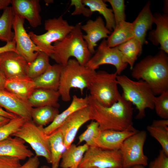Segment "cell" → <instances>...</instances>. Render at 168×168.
I'll return each mask as SVG.
<instances>
[{"mask_svg": "<svg viewBox=\"0 0 168 168\" xmlns=\"http://www.w3.org/2000/svg\"><path fill=\"white\" fill-rule=\"evenodd\" d=\"M91 120L99 124L101 130L138 131L133 126L132 104L121 95L112 105L104 106L88 96Z\"/></svg>", "mask_w": 168, "mask_h": 168, "instance_id": "cell-1", "label": "cell"}, {"mask_svg": "<svg viewBox=\"0 0 168 168\" xmlns=\"http://www.w3.org/2000/svg\"><path fill=\"white\" fill-rule=\"evenodd\" d=\"M132 70V77L146 82L155 95L168 90V57L163 51L147 56Z\"/></svg>", "mask_w": 168, "mask_h": 168, "instance_id": "cell-2", "label": "cell"}, {"mask_svg": "<svg viewBox=\"0 0 168 168\" xmlns=\"http://www.w3.org/2000/svg\"><path fill=\"white\" fill-rule=\"evenodd\" d=\"M81 26L80 23L77 24L63 40L54 43L50 57L57 63L64 66L72 57L80 64L86 66L91 58V54L83 39Z\"/></svg>", "mask_w": 168, "mask_h": 168, "instance_id": "cell-3", "label": "cell"}, {"mask_svg": "<svg viewBox=\"0 0 168 168\" xmlns=\"http://www.w3.org/2000/svg\"><path fill=\"white\" fill-rule=\"evenodd\" d=\"M96 71L82 65L75 59H70L63 66L58 91L62 100L68 102L71 99L70 91L72 88L79 89L82 95L88 88Z\"/></svg>", "mask_w": 168, "mask_h": 168, "instance_id": "cell-4", "label": "cell"}, {"mask_svg": "<svg viewBox=\"0 0 168 168\" xmlns=\"http://www.w3.org/2000/svg\"><path fill=\"white\" fill-rule=\"evenodd\" d=\"M118 85L123 90L121 95L127 100L135 105L138 112L137 119H142L145 116V110L154 109L155 95L148 84L142 80L134 81L125 75H117Z\"/></svg>", "mask_w": 168, "mask_h": 168, "instance_id": "cell-5", "label": "cell"}, {"mask_svg": "<svg viewBox=\"0 0 168 168\" xmlns=\"http://www.w3.org/2000/svg\"><path fill=\"white\" fill-rule=\"evenodd\" d=\"M116 72H96L87 89L89 95L102 105L109 107L117 102L121 95L118 90Z\"/></svg>", "mask_w": 168, "mask_h": 168, "instance_id": "cell-6", "label": "cell"}, {"mask_svg": "<svg viewBox=\"0 0 168 168\" xmlns=\"http://www.w3.org/2000/svg\"><path fill=\"white\" fill-rule=\"evenodd\" d=\"M74 27L70 25L68 21L61 16L58 18L45 21L44 27L47 31L45 33L37 35L32 31H30L28 34L34 43L50 57L54 49L52 43L63 40Z\"/></svg>", "mask_w": 168, "mask_h": 168, "instance_id": "cell-7", "label": "cell"}, {"mask_svg": "<svg viewBox=\"0 0 168 168\" xmlns=\"http://www.w3.org/2000/svg\"><path fill=\"white\" fill-rule=\"evenodd\" d=\"M44 127L38 126L32 119L27 120L12 136L16 137L28 143L34 151L36 156L45 158L47 162H51L48 135L43 130Z\"/></svg>", "mask_w": 168, "mask_h": 168, "instance_id": "cell-8", "label": "cell"}, {"mask_svg": "<svg viewBox=\"0 0 168 168\" xmlns=\"http://www.w3.org/2000/svg\"><path fill=\"white\" fill-rule=\"evenodd\" d=\"M147 137L146 131L142 130L138 131L124 140L120 149L123 168L139 165L145 166L148 165V158L143 151Z\"/></svg>", "mask_w": 168, "mask_h": 168, "instance_id": "cell-9", "label": "cell"}, {"mask_svg": "<svg viewBox=\"0 0 168 168\" xmlns=\"http://www.w3.org/2000/svg\"><path fill=\"white\" fill-rule=\"evenodd\" d=\"M90 167L123 168L120 150H109L96 147H89L84 154L78 168Z\"/></svg>", "mask_w": 168, "mask_h": 168, "instance_id": "cell-10", "label": "cell"}, {"mask_svg": "<svg viewBox=\"0 0 168 168\" xmlns=\"http://www.w3.org/2000/svg\"><path fill=\"white\" fill-rule=\"evenodd\" d=\"M111 64L116 68V73L118 75L127 68L128 64L124 61L117 46L110 47L106 40L103 39L98 47L94 55L89 60L86 66L96 70L102 65Z\"/></svg>", "mask_w": 168, "mask_h": 168, "instance_id": "cell-11", "label": "cell"}, {"mask_svg": "<svg viewBox=\"0 0 168 168\" xmlns=\"http://www.w3.org/2000/svg\"><path fill=\"white\" fill-rule=\"evenodd\" d=\"M24 20L23 18L15 15L13 28L17 53L29 63L35 58L39 52L44 51L34 43L27 33L24 27Z\"/></svg>", "mask_w": 168, "mask_h": 168, "instance_id": "cell-12", "label": "cell"}, {"mask_svg": "<svg viewBox=\"0 0 168 168\" xmlns=\"http://www.w3.org/2000/svg\"><path fill=\"white\" fill-rule=\"evenodd\" d=\"M91 120L90 110L88 105L75 112L63 123L58 128L62 134L66 149L72 144L81 127Z\"/></svg>", "mask_w": 168, "mask_h": 168, "instance_id": "cell-13", "label": "cell"}, {"mask_svg": "<svg viewBox=\"0 0 168 168\" xmlns=\"http://www.w3.org/2000/svg\"><path fill=\"white\" fill-rule=\"evenodd\" d=\"M27 64L23 57L14 51L0 54V66L6 80L26 77Z\"/></svg>", "mask_w": 168, "mask_h": 168, "instance_id": "cell-14", "label": "cell"}, {"mask_svg": "<svg viewBox=\"0 0 168 168\" xmlns=\"http://www.w3.org/2000/svg\"><path fill=\"white\" fill-rule=\"evenodd\" d=\"M81 28L86 33L83 37L91 54L95 53V48L97 45V42L102 39L107 38L111 33L100 16L95 20H88L85 24L81 25Z\"/></svg>", "mask_w": 168, "mask_h": 168, "instance_id": "cell-15", "label": "cell"}, {"mask_svg": "<svg viewBox=\"0 0 168 168\" xmlns=\"http://www.w3.org/2000/svg\"><path fill=\"white\" fill-rule=\"evenodd\" d=\"M15 15L26 19L30 25L36 28L42 24L41 7L39 0H12Z\"/></svg>", "mask_w": 168, "mask_h": 168, "instance_id": "cell-16", "label": "cell"}, {"mask_svg": "<svg viewBox=\"0 0 168 168\" xmlns=\"http://www.w3.org/2000/svg\"><path fill=\"white\" fill-rule=\"evenodd\" d=\"M0 107L27 120L31 119L33 107L28 101L5 89L0 90Z\"/></svg>", "mask_w": 168, "mask_h": 168, "instance_id": "cell-17", "label": "cell"}, {"mask_svg": "<svg viewBox=\"0 0 168 168\" xmlns=\"http://www.w3.org/2000/svg\"><path fill=\"white\" fill-rule=\"evenodd\" d=\"M156 28L149 33L148 39L155 45H160V50L168 54V12H157L153 14Z\"/></svg>", "mask_w": 168, "mask_h": 168, "instance_id": "cell-18", "label": "cell"}, {"mask_svg": "<svg viewBox=\"0 0 168 168\" xmlns=\"http://www.w3.org/2000/svg\"><path fill=\"white\" fill-rule=\"evenodd\" d=\"M136 133L126 130H101L96 140V146L104 149L119 150L124 140Z\"/></svg>", "mask_w": 168, "mask_h": 168, "instance_id": "cell-19", "label": "cell"}, {"mask_svg": "<svg viewBox=\"0 0 168 168\" xmlns=\"http://www.w3.org/2000/svg\"><path fill=\"white\" fill-rule=\"evenodd\" d=\"M19 138L10 136L0 142V156L16 157L20 160L33 156V152Z\"/></svg>", "mask_w": 168, "mask_h": 168, "instance_id": "cell-20", "label": "cell"}, {"mask_svg": "<svg viewBox=\"0 0 168 168\" xmlns=\"http://www.w3.org/2000/svg\"><path fill=\"white\" fill-rule=\"evenodd\" d=\"M151 3L148 1L137 16L132 22L134 36L143 45L147 44L146 36L147 31L151 30L154 23L153 14L150 9Z\"/></svg>", "mask_w": 168, "mask_h": 168, "instance_id": "cell-21", "label": "cell"}, {"mask_svg": "<svg viewBox=\"0 0 168 168\" xmlns=\"http://www.w3.org/2000/svg\"><path fill=\"white\" fill-rule=\"evenodd\" d=\"M88 105V96L84 98L79 97L76 95L72 96V102L69 106L56 116L53 121L48 126L44 127L43 130L47 135H49L58 129L72 113Z\"/></svg>", "mask_w": 168, "mask_h": 168, "instance_id": "cell-22", "label": "cell"}, {"mask_svg": "<svg viewBox=\"0 0 168 168\" xmlns=\"http://www.w3.org/2000/svg\"><path fill=\"white\" fill-rule=\"evenodd\" d=\"M60 97L58 91L37 88L34 90L27 101L33 108L49 106L58 108L60 105L58 101Z\"/></svg>", "mask_w": 168, "mask_h": 168, "instance_id": "cell-23", "label": "cell"}, {"mask_svg": "<svg viewBox=\"0 0 168 168\" xmlns=\"http://www.w3.org/2000/svg\"><path fill=\"white\" fill-rule=\"evenodd\" d=\"M5 89L27 101L36 88L33 79L26 76L6 80Z\"/></svg>", "mask_w": 168, "mask_h": 168, "instance_id": "cell-24", "label": "cell"}, {"mask_svg": "<svg viewBox=\"0 0 168 168\" xmlns=\"http://www.w3.org/2000/svg\"><path fill=\"white\" fill-rule=\"evenodd\" d=\"M62 67L57 63L50 64L43 74L33 79L35 88L58 91Z\"/></svg>", "mask_w": 168, "mask_h": 168, "instance_id": "cell-25", "label": "cell"}, {"mask_svg": "<svg viewBox=\"0 0 168 168\" xmlns=\"http://www.w3.org/2000/svg\"><path fill=\"white\" fill-rule=\"evenodd\" d=\"M134 37L132 22L122 21L116 26L107 38L106 42L110 47H114Z\"/></svg>", "mask_w": 168, "mask_h": 168, "instance_id": "cell-26", "label": "cell"}, {"mask_svg": "<svg viewBox=\"0 0 168 168\" xmlns=\"http://www.w3.org/2000/svg\"><path fill=\"white\" fill-rule=\"evenodd\" d=\"M89 147L86 143L78 146L72 143L63 152L59 166L61 168L78 167Z\"/></svg>", "mask_w": 168, "mask_h": 168, "instance_id": "cell-27", "label": "cell"}, {"mask_svg": "<svg viewBox=\"0 0 168 168\" xmlns=\"http://www.w3.org/2000/svg\"><path fill=\"white\" fill-rule=\"evenodd\" d=\"M125 63L133 68L138 57L142 51V45L135 37L117 46Z\"/></svg>", "mask_w": 168, "mask_h": 168, "instance_id": "cell-28", "label": "cell"}, {"mask_svg": "<svg viewBox=\"0 0 168 168\" xmlns=\"http://www.w3.org/2000/svg\"><path fill=\"white\" fill-rule=\"evenodd\" d=\"M51 156V168H58L62 156L66 149L61 130L58 129L48 135Z\"/></svg>", "mask_w": 168, "mask_h": 168, "instance_id": "cell-29", "label": "cell"}, {"mask_svg": "<svg viewBox=\"0 0 168 168\" xmlns=\"http://www.w3.org/2000/svg\"><path fill=\"white\" fill-rule=\"evenodd\" d=\"M151 135L161 144L162 149L168 155V119L154 120L147 126Z\"/></svg>", "mask_w": 168, "mask_h": 168, "instance_id": "cell-30", "label": "cell"}, {"mask_svg": "<svg viewBox=\"0 0 168 168\" xmlns=\"http://www.w3.org/2000/svg\"><path fill=\"white\" fill-rule=\"evenodd\" d=\"M85 6L89 7L91 11L97 12L104 17L106 27L111 32L115 27L114 14L112 9L108 7L104 1L102 0H82Z\"/></svg>", "mask_w": 168, "mask_h": 168, "instance_id": "cell-31", "label": "cell"}, {"mask_svg": "<svg viewBox=\"0 0 168 168\" xmlns=\"http://www.w3.org/2000/svg\"><path fill=\"white\" fill-rule=\"evenodd\" d=\"M59 114L58 108L51 106L33 108L31 119L37 125L43 127L52 122Z\"/></svg>", "mask_w": 168, "mask_h": 168, "instance_id": "cell-32", "label": "cell"}, {"mask_svg": "<svg viewBox=\"0 0 168 168\" xmlns=\"http://www.w3.org/2000/svg\"><path fill=\"white\" fill-rule=\"evenodd\" d=\"M15 15L11 7L3 10L0 16V40L7 43L14 39V33L12 31Z\"/></svg>", "mask_w": 168, "mask_h": 168, "instance_id": "cell-33", "label": "cell"}, {"mask_svg": "<svg viewBox=\"0 0 168 168\" xmlns=\"http://www.w3.org/2000/svg\"><path fill=\"white\" fill-rule=\"evenodd\" d=\"M49 57L45 52H39L35 58L31 62L28 63L26 76L34 79L43 74L50 65Z\"/></svg>", "mask_w": 168, "mask_h": 168, "instance_id": "cell-34", "label": "cell"}, {"mask_svg": "<svg viewBox=\"0 0 168 168\" xmlns=\"http://www.w3.org/2000/svg\"><path fill=\"white\" fill-rule=\"evenodd\" d=\"M101 131L98 123L92 120L78 137V143L84 141L89 147H96V141Z\"/></svg>", "mask_w": 168, "mask_h": 168, "instance_id": "cell-35", "label": "cell"}, {"mask_svg": "<svg viewBox=\"0 0 168 168\" xmlns=\"http://www.w3.org/2000/svg\"><path fill=\"white\" fill-rule=\"evenodd\" d=\"M26 120L25 118L17 116L11 119L7 124L0 127V142L12 136Z\"/></svg>", "mask_w": 168, "mask_h": 168, "instance_id": "cell-36", "label": "cell"}, {"mask_svg": "<svg viewBox=\"0 0 168 168\" xmlns=\"http://www.w3.org/2000/svg\"><path fill=\"white\" fill-rule=\"evenodd\" d=\"M153 102L156 114L163 119H168V90L155 96Z\"/></svg>", "mask_w": 168, "mask_h": 168, "instance_id": "cell-37", "label": "cell"}, {"mask_svg": "<svg viewBox=\"0 0 168 168\" xmlns=\"http://www.w3.org/2000/svg\"><path fill=\"white\" fill-rule=\"evenodd\" d=\"M111 6L115 24V26L120 22L125 21V5L124 0H107Z\"/></svg>", "mask_w": 168, "mask_h": 168, "instance_id": "cell-38", "label": "cell"}, {"mask_svg": "<svg viewBox=\"0 0 168 168\" xmlns=\"http://www.w3.org/2000/svg\"><path fill=\"white\" fill-rule=\"evenodd\" d=\"M74 6L75 8L71 15L75 16L82 15L87 17H90L93 12L89 8H86L82 2V0H71L70 6Z\"/></svg>", "mask_w": 168, "mask_h": 168, "instance_id": "cell-39", "label": "cell"}, {"mask_svg": "<svg viewBox=\"0 0 168 168\" xmlns=\"http://www.w3.org/2000/svg\"><path fill=\"white\" fill-rule=\"evenodd\" d=\"M149 168H168V155L160 150L158 156L150 163Z\"/></svg>", "mask_w": 168, "mask_h": 168, "instance_id": "cell-40", "label": "cell"}, {"mask_svg": "<svg viewBox=\"0 0 168 168\" xmlns=\"http://www.w3.org/2000/svg\"><path fill=\"white\" fill-rule=\"evenodd\" d=\"M20 161L16 157L0 156V168H19L21 165Z\"/></svg>", "mask_w": 168, "mask_h": 168, "instance_id": "cell-41", "label": "cell"}, {"mask_svg": "<svg viewBox=\"0 0 168 168\" xmlns=\"http://www.w3.org/2000/svg\"><path fill=\"white\" fill-rule=\"evenodd\" d=\"M40 163L38 157L33 156L29 158L27 161L19 168H38Z\"/></svg>", "mask_w": 168, "mask_h": 168, "instance_id": "cell-42", "label": "cell"}, {"mask_svg": "<svg viewBox=\"0 0 168 168\" xmlns=\"http://www.w3.org/2000/svg\"><path fill=\"white\" fill-rule=\"evenodd\" d=\"M9 51H14L17 53L14 38L12 41L7 43L5 45L0 47V54Z\"/></svg>", "mask_w": 168, "mask_h": 168, "instance_id": "cell-43", "label": "cell"}, {"mask_svg": "<svg viewBox=\"0 0 168 168\" xmlns=\"http://www.w3.org/2000/svg\"><path fill=\"white\" fill-rule=\"evenodd\" d=\"M0 116L5 117L10 119H14L17 116L16 115L12 113L4 110L0 107Z\"/></svg>", "mask_w": 168, "mask_h": 168, "instance_id": "cell-44", "label": "cell"}, {"mask_svg": "<svg viewBox=\"0 0 168 168\" xmlns=\"http://www.w3.org/2000/svg\"><path fill=\"white\" fill-rule=\"evenodd\" d=\"M6 79L0 66V90H4Z\"/></svg>", "mask_w": 168, "mask_h": 168, "instance_id": "cell-45", "label": "cell"}, {"mask_svg": "<svg viewBox=\"0 0 168 168\" xmlns=\"http://www.w3.org/2000/svg\"><path fill=\"white\" fill-rule=\"evenodd\" d=\"M11 0H0V10H4L11 4Z\"/></svg>", "mask_w": 168, "mask_h": 168, "instance_id": "cell-46", "label": "cell"}, {"mask_svg": "<svg viewBox=\"0 0 168 168\" xmlns=\"http://www.w3.org/2000/svg\"><path fill=\"white\" fill-rule=\"evenodd\" d=\"M10 120L8 118L0 116V127L7 124Z\"/></svg>", "mask_w": 168, "mask_h": 168, "instance_id": "cell-47", "label": "cell"}, {"mask_svg": "<svg viewBox=\"0 0 168 168\" xmlns=\"http://www.w3.org/2000/svg\"><path fill=\"white\" fill-rule=\"evenodd\" d=\"M129 168H145L144 166L142 165H136Z\"/></svg>", "mask_w": 168, "mask_h": 168, "instance_id": "cell-48", "label": "cell"}, {"mask_svg": "<svg viewBox=\"0 0 168 168\" xmlns=\"http://www.w3.org/2000/svg\"><path fill=\"white\" fill-rule=\"evenodd\" d=\"M40 168H51L47 166L44 165L41 166Z\"/></svg>", "mask_w": 168, "mask_h": 168, "instance_id": "cell-49", "label": "cell"}, {"mask_svg": "<svg viewBox=\"0 0 168 168\" xmlns=\"http://www.w3.org/2000/svg\"><path fill=\"white\" fill-rule=\"evenodd\" d=\"M86 168H98L96 167H87Z\"/></svg>", "mask_w": 168, "mask_h": 168, "instance_id": "cell-50", "label": "cell"}, {"mask_svg": "<svg viewBox=\"0 0 168 168\" xmlns=\"http://www.w3.org/2000/svg\"><path fill=\"white\" fill-rule=\"evenodd\" d=\"M78 168V167H72V168Z\"/></svg>", "mask_w": 168, "mask_h": 168, "instance_id": "cell-51", "label": "cell"}, {"mask_svg": "<svg viewBox=\"0 0 168 168\" xmlns=\"http://www.w3.org/2000/svg\"></svg>", "mask_w": 168, "mask_h": 168, "instance_id": "cell-52", "label": "cell"}]
</instances>
